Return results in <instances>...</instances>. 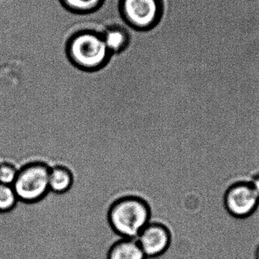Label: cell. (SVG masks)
Returning a JSON list of instances; mask_svg holds the SVG:
<instances>
[{"label": "cell", "mask_w": 259, "mask_h": 259, "mask_svg": "<svg viewBox=\"0 0 259 259\" xmlns=\"http://www.w3.org/2000/svg\"><path fill=\"white\" fill-rule=\"evenodd\" d=\"M136 240L147 258L162 255L171 241L170 233L162 224L149 222Z\"/></svg>", "instance_id": "6"}, {"label": "cell", "mask_w": 259, "mask_h": 259, "mask_svg": "<svg viewBox=\"0 0 259 259\" xmlns=\"http://www.w3.org/2000/svg\"><path fill=\"white\" fill-rule=\"evenodd\" d=\"M69 60L83 71H94L106 65L111 53L106 47L103 33L82 30L74 33L67 43Z\"/></svg>", "instance_id": "1"}, {"label": "cell", "mask_w": 259, "mask_h": 259, "mask_svg": "<svg viewBox=\"0 0 259 259\" xmlns=\"http://www.w3.org/2000/svg\"><path fill=\"white\" fill-rule=\"evenodd\" d=\"M121 16L133 28L147 30L159 22L163 13L161 0H120Z\"/></svg>", "instance_id": "4"}, {"label": "cell", "mask_w": 259, "mask_h": 259, "mask_svg": "<svg viewBox=\"0 0 259 259\" xmlns=\"http://www.w3.org/2000/svg\"><path fill=\"white\" fill-rule=\"evenodd\" d=\"M107 259H146L136 239L122 238L111 246Z\"/></svg>", "instance_id": "7"}, {"label": "cell", "mask_w": 259, "mask_h": 259, "mask_svg": "<svg viewBox=\"0 0 259 259\" xmlns=\"http://www.w3.org/2000/svg\"><path fill=\"white\" fill-rule=\"evenodd\" d=\"M50 170L47 164L41 162L30 163L18 170L12 184L18 199L25 202L42 199L50 192Z\"/></svg>", "instance_id": "3"}, {"label": "cell", "mask_w": 259, "mask_h": 259, "mask_svg": "<svg viewBox=\"0 0 259 259\" xmlns=\"http://www.w3.org/2000/svg\"><path fill=\"white\" fill-rule=\"evenodd\" d=\"M74 176L68 167L56 165L50 167L49 176L50 191L56 194L67 193L72 187Z\"/></svg>", "instance_id": "8"}, {"label": "cell", "mask_w": 259, "mask_h": 259, "mask_svg": "<svg viewBox=\"0 0 259 259\" xmlns=\"http://www.w3.org/2000/svg\"><path fill=\"white\" fill-rule=\"evenodd\" d=\"M18 200L12 186L0 183V211L12 209Z\"/></svg>", "instance_id": "11"}, {"label": "cell", "mask_w": 259, "mask_h": 259, "mask_svg": "<svg viewBox=\"0 0 259 259\" xmlns=\"http://www.w3.org/2000/svg\"><path fill=\"white\" fill-rule=\"evenodd\" d=\"M18 170L9 163L0 164V183L12 186L16 179Z\"/></svg>", "instance_id": "12"}, {"label": "cell", "mask_w": 259, "mask_h": 259, "mask_svg": "<svg viewBox=\"0 0 259 259\" xmlns=\"http://www.w3.org/2000/svg\"><path fill=\"white\" fill-rule=\"evenodd\" d=\"M225 206L228 213L237 218H245L253 214L259 200L249 182H240L231 186L225 195Z\"/></svg>", "instance_id": "5"}, {"label": "cell", "mask_w": 259, "mask_h": 259, "mask_svg": "<svg viewBox=\"0 0 259 259\" xmlns=\"http://www.w3.org/2000/svg\"><path fill=\"white\" fill-rule=\"evenodd\" d=\"M61 1L68 10L79 14L95 12L104 3V0H61Z\"/></svg>", "instance_id": "10"}, {"label": "cell", "mask_w": 259, "mask_h": 259, "mask_svg": "<svg viewBox=\"0 0 259 259\" xmlns=\"http://www.w3.org/2000/svg\"><path fill=\"white\" fill-rule=\"evenodd\" d=\"M252 188H253L254 191H255V194H256L257 197H258L259 200V175H257L253 180L251 182Z\"/></svg>", "instance_id": "13"}, {"label": "cell", "mask_w": 259, "mask_h": 259, "mask_svg": "<svg viewBox=\"0 0 259 259\" xmlns=\"http://www.w3.org/2000/svg\"><path fill=\"white\" fill-rule=\"evenodd\" d=\"M109 220L113 231L121 238L137 239L150 222V209L141 198L124 196L109 208Z\"/></svg>", "instance_id": "2"}, {"label": "cell", "mask_w": 259, "mask_h": 259, "mask_svg": "<svg viewBox=\"0 0 259 259\" xmlns=\"http://www.w3.org/2000/svg\"><path fill=\"white\" fill-rule=\"evenodd\" d=\"M255 259H259V246L255 251Z\"/></svg>", "instance_id": "14"}, {"label": "cell", "mask_w": 259, "mask_h": 259, "mask_svg": "<svg viewBox=\"0 0 259 259\" xmlns=\"http://www.w3.org/2000/svg\"><path fill=\"white\" fill-rule=\"evenodd\" d=\"M102 33L111 54L121 53L128 47L130 35L128 32L122 27L112 26Z\"/></svg>", "instance_id": "9"}]
</instances>
